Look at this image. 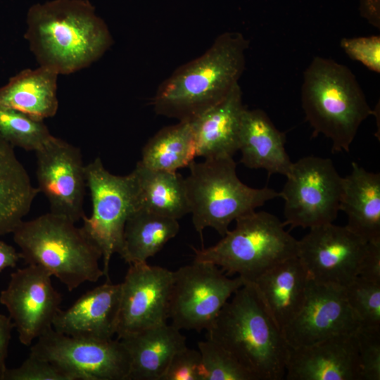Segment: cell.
<instances>
[{
    "label": "cell",
    "mask_w": 380,
    "mask_h": 380,
    "mask_svg": "<svg viewBox=\"0 0 380 380\" xmlns=\"http://www.w3.org/2000/svg\"><path fill=\"white\" fill-rule=\"evenodd\" d=\"M24 35L39 65L69 75L99 60L113 43L88 0H51L32 6Z\"/></svg>",
    "instance_id": "obj_1"
},
{
    "label": "cell",
    "mask_w": 380,
    "mask_h": 380,
    "mask_svg": "<svg viewBox=\"0 0 380 380\" xmlns=\"http://www.w3.org/2000/svg\"><path fill=\"white\" fill-rule=\"evenodd\" d=\"M249 42L240 32L219 35L203 54L178 68L158 87V115L191 120L223 100L239 84Z\"/></svg>",
    "instance_id": "obj_2"
},
{
    "label": "cell",
    "mask_w": 380,
    "mask_h": 380,
    "mask_svg": "<svg viewBox=\"0 0 380 380\" xmlns=\"http://www.w3.org/2000/svg\"><path fill=\"white\" fill-rule=\"evenodd\" d=\"M207 332L208 339L228 351L255 380L284 377L289 347L251 282L244 281Z\"/></svg>",
    "instance_id": "obj_3"
},
{
    "label": "cell",
    "mask_w": 380,
    "mask_h": 380,
    "mask_svg": "<svg viewBox=\"0 0 380 380\" xmlns=\"http://www.w3.org/2000/svg\"><path fill=\"white\" fill-rule=\"evenodd\" d=\"M301 103L313 137L328 138L333 153L348 152L362 122L375 113L353 72L321 56L304 71Z\"/></svg>",
    "instance_id": "obj_4"
},
{
    "label": "cell",
    "mask_w": 380,
    "mask_h": 380,
    "mask_svg": "<svg viewBox=\"0 0 380 380\" xmlns=\"http://www.w3.org/2000/svg\"><path fill=\"white\" fill-rule=\"evenodd\" d=\"M12 234L21 259L45 269L69 291L104 276L101 251L82 227L63 216L50 212L23 220Z\"/></svg>",
    "instance_id": "obj_5"
},
{
    "label": "cell",
    "mask_w": 380,
    "mask_h": 380,
    "mask_svg": "<svg viewBox=\"0 0 380 380\" xmlns=\"http://www.w3.org/2000/svg\"><path fill=\"white\" fill-rule=\"evenodd\" d=\"M188 167L186 195L194 227L201 235L210 227L223 236L233 221L279 197L273 189L252 188L243 183L233 157L194 160Z\"/></svg>",
    "instance_id": "obj_6"
},
{
    "label": "cell",
    "mask_w": 380,
    "mask_h": 380,
    "mask_svg": "<svg viewBox=\"0 0 380 380\" xmlns=\"http://www.w3.org/2000/svg\"><path fill=\"white\" fill-rule=\"evenodd\" d=\"M215 245L194 251L196 260L215 264L227 274L252 281L273 266L297 255L298 240L275 215L252 212L235 220Z\"/></svg>",
    "instance_id": "obj_7"
},
{
    "label": "cell",
    "mask_w": 380,
    "mask_h": 380,
    "mask_svg": "<svg viewBox=\"0 0 380 380\" xmlns=\"http://www.w3.org/2000/svg\"><path fill=\"white\" fill-rule=\"evenodd\" d=\"M86 186L91 194L92 212L82 217V230L101 253L103 271L110 281L109 267L114 253L120 255L129 216L138 208L132 173L118 176L109 172L99 157L85 165Z\"/></svg>",
    "instance_id": "obj_8"
},
{
    "label": "cell",
    "mask_w": 380,
    "mask_h": 380,
    "mask_svg": "<svg viewBox=\"0 0 380 380\" xmlns=\"http://www.w3.org/2000/svg\"><path fill=\"white\" fill-rule=\"evenodd\" d=\"M279 193L291 228L332 223L340 211L343 177L329 158L309 156L292 163Z\"/></svg>",
    "instance_id": "obj_9"
},
{
    "label": "cell",
    "mask_w": 380,
    "mask_h": 380,
    "mask_svg": "<svg viewBox=\"0 0 380 380\" xmlns=\"http://www.w3.org/2000/svg\"><path fill=\"white\" fill-rule=\"evenodd\" d=\"M239 276L227 277L213 263L196 260L174 272L169 319L177 329L208 330L234 293L242 286Z\"/></svg>",
    "instance_id": "obj_10"
},
{
    "label": "cell",
    "mask_w": 380,
    "mask_h": 380,
    "mask_svg": "<svg viewBox=\"0 0 380 380\" xmlns=\"http://www.w3.org/2000/svg\"><path fill=\"white\" fill-rule=\"evenodd\" d=\"M30 353L51 362L71 380H128L129 356L118 338H77L51 327L36 339Z\"/></svg>",
    "instance_id": "obj_11"
},
{
    "label": "cell",
    "mask_w": 380,
    "mask_h": 380,
    "mask_svg": "<svg viewBox=\"0 0 380 380\" xmlns=\"http://www.w3.org/2000/svg\"><path fill=\"white\" fill-rule=\"evenodd\" d=\"M367 243L346 226L327 223L298 241L296 256L313 281L345 288L357 277Z\"/></svg>",
    "instance_id": "obj_12"
},
{
    "label": "cell",
    "mask_w": 380,
    "mask_h": 380,
    "mask_svg": "<svg viewBox=\"0 0 380 380\" xmlns=\"http://www.w3.org/2000/svg\"><path fill=\"white\" fill-rule=\"evenodd\" d=\"M52 275L43 267L27 265L12 272L0 293L22 344L30 346L46 330L60 310L62 296L54 288Z\"/></svg>",
    "instance_id": "obj_13"
},
{
    "label": "cell",
    "mask_w": 380,
    "mask_h": 380,
    "mask_svg": "<svg viewBox=\"0 0 380 380\" xmlns=\"http://www.w3.org/2000/svg\"><path fill=\"white\" fill-rule=\"evenodd\" d=\"M35 153L37 189L47 198L50 212L76 223L84 215L87 187L80 148L53 136Z\"/></svg>",
    "instance_id": "obj_14"
},
{
    "label": "cell",
    "mask_w": 380,
    "mask_h": 380,
    "mask_svg": "<svg viewBox=\"0 0 380 380\" xmlns=\"http://www.w3.org/2000/svg\"><path fill=\"white\" fill-rule=\"evenodd\" d=\"M121 284L117 338L167 322L174 272L147 262L129 265Z\"/></svg>",
    "instance_id": "obj_15"
},
{
    "label": "cell",
    "mask_w": 380,
    "mask_h": 380,
    "mask_svg": "<svg viewBox=\"0 0 380 380\" xmlns=\"http://www.w3.org/2000/svg\"><path fill=\"white\" fill-rule=\"evenodd\" d=\"M360 326L347 301L344 287L310 279L300 310L281 331L289 347L296 348L337 334H354Z\"/></svg>",
    "instance_id": "obj_16"
},
{
    "label": "cell",
    "mask_w": 380,
    "mask_h": 380,
    "mask_svg": "<svg viewBox=\"0 0 380 380\" xmlns=\"http://www.w3.org/2000/svg\"><path fill=\"white\" fill-rule=\"evenodd\" d=\"M284 377L287 380H360L355 333L289 347Z\"/></svg>",
    "instance_id": "obj_17"
},
{
    "label": "cell",
    "mask_w": 380,
    "mask_h": 380,
    "mask_svg": "<svg viewBox=\"0 0 380 380\" xmlns=\"http://www.w3.org/2000/svg\"><path fill=\"white\" fill-rule=\"evenodd\" d=\"M120 296L121 284L106 281L87 291L68 308L60 309L52 327L73 337L112 339L116 335Z\"/></svg>",
    "instance_id": "obj_18"
},
{
    "label": "cell",
    "mask_w": 380,
    "mask_h": 380,
    "mask_svg": "<svg viewBox=\"0 0 380 380\" xmlns=\"http://www.w3.org/2000/svg\"><path fill=\"white\" fill-rule=\"evenodd\" d=\"M309 281L308 272L295 256L273 266L250 282L266 311L282 331L300 310Z\"/></svg>",
    "instance_id": "obj_19"
},
{
    "label": "cell",
    "mask_w": 380,
    "mask_h": 380,
    "mask_svg": "<svg viewBox=\"0 0 380 380\" xmlns=\"http://www.w3.org/2000/svg\"><path fill=\"white\" fill-rule=\"evenodd\" d=\"M245 108L242 91L238 84L223 100L190 120L196 156L204 159L233 157L238 151Z\"/></svg>",
    "instance_id": "obj_20"
},
{
    "label": "cell",
    "mask_w": 380,
    "mask_h": 380,
    "mask_svg": "<svg viewBox=\"0 0 380 380\" xmlns=\"http://www.w3.org/2000/svg\"><path fill=\"white\" fill-rule=\"evenodd\" d=\"M285 134L260 109L245 108L241 118L238 151L241 162L251 169L265 170L269 175L286 176L293 162L285 148Z\"/></svg>",
    "instance_id": "obj_21"
},
{
    "label": "cell",
    "mask_w": 380,
    "mask_h": 380,
    "mask_svg": "<svg viewBox=\"0 0 380 380\" xmlns=\"http://www.w3.org/2000/svg\"><path fill=\"white\" fill-rule=\"evenodd\" d=\"M180 331L165 322L118 338L129 356L128 380H160L175 354L186 346Z\"/></svg>",
    "instance_id": "obj_22"
},
{
    "label": "cell",
    "mask_w": 380,
    "mask_h": 380,
    "mask_svg": "<svg viewBox=\"0 0 380 380\" xmlns=\"http://www.w3.org/2000/svg\"><path fill=\"white\" fill-rule=\"evenodd\" d=\"M340 210L347 215L346 227L367 242L380 241V175L352 163L343 177Z\"/></svg>",
    "instance_id": "obj_23"
},
{
    "label": "cell",
    "mask_w": 380,
    "mask_h": 380,
    "mask_svg": "<svg viewBox=\"0 0 380 380\" xmlns=\"http://www.w3.org/2000/svg\"><path fill=\"white\" fill-rule=\"evenodd\" d=\"M58 75L40 65L24 69L0 87V104L39 120L52 118L58 109Z\"/></svg>",
    "instance_id": "obj_24"
},
{
    "label": "cell",
    "mask_w": 380,
    "mask_h": 380,
    "mask_svg": "<svg viewBox=\"0 0 380 380\" xmlns=\"http://www.w3.org/2000/svg\"><path fill=\"white\" fill-rule=\"evenodd\" d=\"M38 193L13 147L0 137V236L13 232Z\"/></svg>",
    "instance_id": "obj_25"
},
{
    "label": "cell",
    "mask_w": 380,
    "mask_h": 380,
    "mask_svg": "<svg viewBox=\"0 0 380 380\" xmlns=\"http://www.w3.org/2000/svg\"><path fill=\"white\" fill-rule=\"evenodd\" d=\"M131 173L138 208L177 220L190 213L185 180L181 175L151 169L139 161Z\"/></svg>",
    "instance_id": "obj_26"
},
{
    "label": "cell",
    "mask_w": 380,
    "mask_h": 380,
    "mask_svg": "<svg viewBox=\"0 0 380 380\" xmlns=\"http://www.w3.org/2000/svg\"><path fill=\"white\" fill-rule=\"evenodd\" d=\"M179 230L177 220L137 208L126 221L120 255L129 265L146 262L174 238Z\"/></svg>",
    "instance_id": "obj_27"
},
{
    "label": "cell",
    "mask_w": 380,
    "mask_h": 380,
    "mask_svg": "<svg viewBox=\"0 0 380 380\" xmlns=\"http://www.w3.org/2000/svg\"><path fill=\"white\" fill-rule=\"evenodd\" d=\"M196 157L192 125L190 120H185L155 134L144 146L139 162L151 169L177 172L189 166Z\"/></svg>",
    "instance_id": "obj_28"
},
{
    "label": "cell",
    "mask_w": 380,
    "mask_h": 380,
    "mask_svg": "<svg viewBox=\"0 0 380 380\" xmlns=\"http://www.w3.org/2000/svg\"><path fill=\"white\" fill-rule=\"evenodd\" d=\"M0 137L26 151H36L52 137L44 120L0 104Z\"/></svg>",
    "instance_id": "obj_29"
},
{
    "label": "cell",
    "mask_w": 380,
    "mask_h": 380,
    "mask_svg": "<svg viewBox=\"0 0 380 380\" xmlns=\"http://www.w3.org/2000/svg\"><path fill=\"white\" fill-rule=\"evenodd\" d=\"M201 356L203 380H255L228 351L207 339L198 343Z\"/></svg>",
    "instance_id": "obj_30"
},
{
    "label": "cell",
    "mask_w": 380,
    "mask_h": 380,
    "mask_svg": "<svg viewBox=\"0 0 380 380\" xmlns=\"http://www.w3.org/2000/svg\"><path fill=\"white\" fill-rule=\"evenodd\" d=\"M347 301L366 327H380V283L357 277L345 287Z\"/></svg>",
    "instance_id": "obj_31"
},
{
    "label": "cell",
    "mask_w": 380,
    "mask_h": 380,
    "mask_svg": "<svg viewBox=\"0 0 380 380\" xmlns=\"http://www.w3.org/2000/svg\"><path fill=\"white\" fill-rule=\"evenodd\" d=\"M360 380L380 379V327L361 325L355 332Z\"/></svg>",
    "instance_id": "obj_32"
},
{
    "label": "cell",
    "mask_w": 380,
    "mask_h": 380,
    "mask_svg": "<svg viewBox=\"0 0 380 380\" xmlns=\"http://www.w3.org/2000/svg\"><path fill=\"white\" fill-rule=\"evenodd\" d=\"M4 380H71L51 362L32 353L17 367L6 369Z\"/></svg>",
    "instance_id": "obj_33"
},
{
    "label": "cell",
    "mask_w": 380,
    "mask_h": 380,
    "mask_svg": "<svg viewBox=\"0 0 380 380\" xmlns=\"http://www.w3.org/2000/svg\"><path fill=\"white\" fill-rule=\"evenodd\" d=\"M341 46L352 60L361 63L371 71L380 72L379 35L343 38Z\"/></svg>",
    "instance_id": "obj_34"
},
{
    "label": "cell",
    "mask_w": 380,
    "mask_h": 380,
    "mask_svg": "<svg viewBox=\"0 0 380 380\" xmlns=\"http://www.w3.org/2000/svg\"><path fill=\"white\" fill-rule=\"evenodd\" d=\"M201 356L187 346L177 352L160 380H203Z\"/></svg>",
    "instance_id": "obj_35"
},
{
    "label": "cell",
    "mask_w": 380,
    "mask_h": 380,
    "mask_svg": "<svg viewBox=\"0 0 380 380\" xmlns=\"http://www.w3.org/2000/svg\"><path fill=\"white\" fill-rule=\"evenodd\" d=\"M357 277L380 283V241L367 243L360 263Z\"/></svg>",
    "instance_id": "obj_36"
},
{
    "label": "cell",
    "mask_w": 380,
    "mask_h": 380,
    "mask_svg": "<svg viewBox=\"0 0 380 380\" xmlns=\"http://www.w3.org/2000/svg\"><path fill=\"white\" fill-rule=\"evenodd\" d=\"M13 327L14 325L9 316L0 314V380H4L7 369L6 360Z\"/></svg>",
    "instance_id": "obj_37"
},
{
    "label": "cell",
    "mask_w": 380,
    "mask_h": 380,
    "mask_svg": "<svg viewBox=\"0 0 380 380\" xmlns=\"http://www.w3.org/2000/svg\"><path fill=\"white\" fill-rule=\"evenodd\" d=\"M360 15L372 25L380 27V0H360Z\"/></svg>",
    "instance_id": "obj_38"
},
{
    "label": "cell",
    "mask_w": 380,
    "mask_h": 380,
    "mask_svg": "<svg viewBox=\"0 0 380 380\" xmlns=\"http://www.w3.org/2000/svg\"><path fill=\"white\" fill-rule=\"evenodd\" d=\"M20 259V253L0 239V272L6 268L15 267Z\"/></svg>",
    "instance_id": "obj_39"
}]
</instances>
